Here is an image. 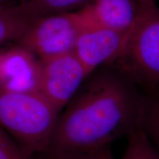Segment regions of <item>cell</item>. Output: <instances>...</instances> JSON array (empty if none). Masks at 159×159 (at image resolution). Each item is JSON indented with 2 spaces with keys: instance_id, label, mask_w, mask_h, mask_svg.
Segmentation results:
<instances>
[{
  "instance_id": "cell-7",
  "label": "cell",
  "mask_w": 159,
  "mask_h": 159,
  "mask_svg": "<svg viewBox=\"0 0 159 159\" xmlns=\"http://www.w3.org/2000/svg\"><path fill=\"white\" fill-rule=\"evenodd\" d=\"M41 64L24 47L0 53V89L13 92H39Z\"/></svg>"
},
{
  "instance_id": "cell-13",
  "label": "cell",
  "mask_w": 159,
  "mask_h": 159,
  "mask_svg": "<svg viewBox=\"0 0 159 159\" xmlns=\"http://www.w3.org/2000/svg\"><path fill=\"white\" fill-rule=\"evenodd\" d=\"M0 159H29V156L0 126Z\"/></svg>"
},
{
  "instance_id": "cell-9",
  "label": "cell",
  "mask_w": 159,
  "mask_h": 159,
  "mask_svg": "<svg viewBox=\"0 0 159 159\" xmlns=\"http://www.w3.org/2000/svg\"><path fill=\"white\" fill-rule=\"evenodd\" d=\"M38 18L25 3L0 7V44L10 40H19Z\"/></svg>"
},
{
  "instance_id": "cell-3",
  "label": "cell",
  "mask_w": 159,
  "mask_h": 159,
  "mask_svg": "<svg viewBox=\"0 0 159 159\" xmlns=\"http://www.w3.org/2000/svg\"><path fill=\"white\" fill-rule=\"evenodd\" d=\"M139 13L119 59L137 78L159 84V8L154 0H139Z\"/></svg>"
},
{
  "instance_id": "cell-1",
  "label": "cell",
  "mask_w": 159,
  "mask_h": 159,
  "mask_svg": "<svg viewBox=\"0 0 159 159\" xmlns=\"http://www.w3.org/2000/svg\"><path fill=\"white\" fill-rule=\"evenodd\" d=\"M71 99L49 148L52 159L90 153L140 125L144 99L115 75L97 76Z\"/></svg>"
},
{
  "instance_id": "cell-12",
  "label": "cell",
  "mask_w": 159,
  "mask_h": 159,
  "mask_svg": "<svg viewBox=\"0 0 159 159\" xmlns=\"http://www.w3.org/2000/svg\"><path fill=\"white\" fill-rule=\"evenodd\" d=\"M140 124L159 150V97L144 99Z\"/></svg>"
},
{
  "instance_id": "cell-5",
  "label": "cell",
  "mask_w": 159,
  "mask_h": 159,
  "mask_svg": "<svg viewBox=\"0 0 159 159\" xmlns=\"http://www.w3.org/2000/svg\"><path fill=\"white\" fill-rule=\"evenodd\" d=\"M39 92L61 111L89 76L74 51L41 59Z\"/></svg>"
},
{
  "instance_id": "cell-2",
  "label": "cell",
  "mask_w": 159,
  "mask_h": 159,
  "mask_svg": "<svg viewBox=\"0 0 159 159\" xmlns=\"http://www.w3.org/2000/svg\"><path fill=\"white\" fill-rule=\"evenodd\" d=\"M59 111L40 92L0 89V126L18 141L28 156L49 149Z\"/></svg>"
},
{
  "instance_id": "cell-16",
  "label": "cell",
  "mask_w": 159,
  "mask_h": 159,
  "mask_svg": "<svg viewBox=\"0 0 159 159\" xmlns=\"http://www.w3.org/2000/svg\"><path fill=\"white\" fill-rule=\"evenodd\" d=\"M16 0H0V7H10V6L16 5ZM19 5V4H17Z\"/></svg>"
},
{
  "instance_id": "cell-10",
  "label": "cell",
  "mask_w": 159,
  "mask_h": 159,
  "mask_svg": "<svg viewBox=\"0 0 159 159\" xmlns=\"http://www.w3.org/2000/svg\"><path fill=\"white\" fill-rule=\"evenodd\" d=\"M122 159H159L158 150L141 125L128 135Z\"/></svg>"
},
{
  "instance_id": "cell-15",
  "label": "cell",
  "mask_w": 159,
  "mask_h": 159,
  "mask_svg": "<svg viewBox=\"0 0 159 159\" xmlns=\"http://www.w3.org/2000/svg\"><path fill=\"white\" fill-rule=\"evenodd\" d=\"M54 159H90L89 153H78L63 156Z\"/></svg>"
},
{
  "instance_id": "cell-14",
  "label": "cell",
  "mask_w": 159,
  "mask_h": 159,
  "mask_svg": "<svg viewBox=\"0 0 159 159\" xmlns=\"http://www.w3.org/2000/svg\"><path fill=\"white\" fill-rule=\"evenodd\" d=\"M89 154L90 159H114L107 147L99 149Z\"/></svg>"
},
{
  "instance_id": "cell-17",
  "label": "cell",
  "mask_w": 159,
  "mask_h": 159,
  "mask_svg": "<svg viewBox=\"0 0 159 159\" xmlns=\"http://www.w3.org/2000/svg\"><path fill=\"white\" fill-rule=\"evenodd\" d=\"M137 1H139V0H137ZM154 1H155V0H154Z\"/></svg>"
},
{
  "instance_id": "cell-8",
  "label": "cell",
  "mask_w": 159,
  "mask_h": 159,
  "mask_svg": "<svg viewBox=\"0 0 159 159\" xmlns=\"http://www.w3.org/2000/svg\"><path fill=\"white\" fill-rule=\"evenodd\" d=\"M91 25L129 31L139 13L137 0H93L80 10Z\"/></svg>"
},
{
  "instance_id": "cell-6",
  "label": "cell",
  "mask_w": 159,
  "mask_h": 159,
  "mask_svg": "<svg viewBox=\"0 0 159 159\" xmlns=\"http://www.w3.org/2000/svg\"><path fill=\"white\" fill-rule=\"evenodd\" d=\"M130 30L118 31L89 25L81 33L75 44L74 52L88 75L99 66L120 58Z\"/></svg>"
},
{
  "instance_id": "cell-11",
  "label": "cell",
  "mask_w": 159,
  "mask_h": 159,
  "mask_svg": "<svg viewBox=\"0 0 159 159\" xmlns=\"http://www.w3.org/2000/svg\"><path fill=\"white\" fill-rule=\"evenodd\" d=\"M93 0H24L39 17L67 13L79 7H85Z\"/></svg>"
},
{
  "instance_id": "cell-4",
  "label": "cell",
  "mask_w": 159,
  "mask_h": 159,
  "mask_svg": "<svg viewBox=\"0 0 159 159\" xmlns=\"http://www.w3.org/2000/svg\"><path fill=\"white\" fill-rule=\"evenodd\" d=\"M90 25L80 11L38 18L18 40L41 59L74 51L81 33Z\"/></svg>"
}]
</instances>
